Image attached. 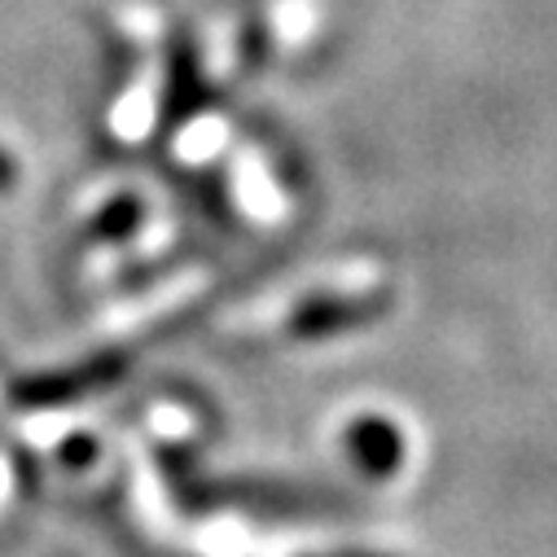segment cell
<instances>
[{
  "label": "cell",
  "instance_id": "277c9868",
  "mask_svg": "<svg viewBox=\"0 0 557 557\" xmlns=\"http://www.w3.org/2000/svg\"><path fill=\"white\" fill-rule=\"evenodd\" d=\"M136 220H141V198H132V194H127V198H114V202L97 215L92 228H97L101 237H123V233L136 228Z\"/></svg>",
  "mask_w": 557,
  "mask_h": 557
},
{
  "label": "cell",
  "instance_id": "3957f363",
  "mask_svg": "<svg viewBox=\"0 0 557 557\" xmlns=\"http://www.w3.org/2000/svg\"><path fill=\"white\" fill-rule=\"evenodd\" d=\"M377 312H382V308H377L373 299H317V304H308L304 312H295L290 334H295V338H325V334L364 325V321H373Z\"/></svg>",
  "mask_w": 557,
  "mask_h": 557
},
{
  "label": "cell",
  "instance_id": "7a4b0ae2",
  "mask_svg": "<svg viewBox=\"0 0 557 557\" xmlns=\"http://www.w3.org/2000/svg\"><path fill=\"white\" fill-rule=\"evenodd\" d=\"M207 106V79L198 66V49L185 32L172 36L168 45V84H163V110L168 123H185Z\"/></svg>",
  "mask_w": 557,
  "mask_h": 557
},
{
  "label": "cell",
  "instance_id": "6da1fadb",
  "mask_svg": "<svg viewBox=\"0 0 557 557\" xmlns=\"http://www.w3.org/2000/svg\"><path fill=\"white\" fill-rule=\"evenodd\" d=\"M343 444H347L351 466L364 479H391L404 466V435L386 417H360V422L347 426Z\"/></svg>",
  "mask_w": 557,
  "mask_h": 557
}]
</instances>
